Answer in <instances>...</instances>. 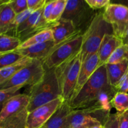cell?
<instances>
[{"label":"cell","instance_id":"obj_9","mask_svg":"<svg viewBox=\"0 0 128 128\" xmlns=\"http://www.w3.org/2000/svg\"><path fill=\"white\" fill-rule=\"evenodd\" d=\"M43 8L33 11L27 20L14 30V36L19 38L22 42L32 36V34H34L40 31L50 28L54 24L48 23L44 19L42 16Z\"/></svg>","mask_w":128,"mask_h":128},{"label":"cell","instance_id":"obj_5","mask_svg":"<svg viewBox=\"0 0 128 128\" xmlns=\"http://www.w3.org/2000/svg\"><path fill=\"white\" fill-rule=\"evenodd\" d=\"M81 64L79 53L54 68L61 96L69 102L73 98Z\"/></svg>","mask_w":128,"mask_h":128},{"label":"cell","instance_id":"obj_37","mask_svg":"<svg viewBox=\"0 0 128 128\" xmlns=\"http://www.w3.org/2000/svg\"><path fill=\"white\" fill-rule=\"evenodd\" d=\"M88 128H103V125L101 123H97L94 124L92 125Z\"/></svg>","mask_w":128,"mask_h":128},{"label":"cell","instance_id":"obj_23","mask_svg":"<svg viewBox=\"0 0 128 128\" xmlns=\"http://www.w3.org/2000/svg\"><path fill=\"white\" fill-rule=\"evenodd\" d=\"M24 58L17 50L2 54L0 56V69L17 63Z\"/></svg>","mask_w":128,"mask_h":128},{"label":"cell","instance_id":"obj_4","mask_svg":"<svg viewBox=\"0 0 128 128\" xmlns=\"http://www.w3.org/2000/svg\"><path fill=\"white\" fill-rule=\"evenodd\" d=\"M27 94L30 97L29 112L61 96L54 69L46 70L42 80L30 86Z\"/></svg>","mask_w":128,"mask_h":128},{"label":"cell","instance_id":"obj_20","mask_svg":"<svg viewBox=\"0 0 128 128\" xmlns=\"http://www.w3.org/2000/svg\"><path fill=\"white\" fill-rule=\"evenodd\" d=\"M32 60V59L25 57L17 63L0 69V85L8 81L18 71L30 63Z\"/></svg>","mask_w":128,"mask_h":128},{"label":"cell","instance_id":"obj_38","mask_svg":"<svg viewBox=\"0 0 128 128\" xmlns=\"http://www.w3.org/2000/svg\"><path fill=\"white\" fill-rule=\"evenodd\" d=\"M11 0H0V6L2 4H4L9 3L10 2Z\"/></svg>","mask_w":128,"mask_h":128},{"label":"cell","instance_id":"obj_2","mask_svg":"<svg viewBox=\"0 0 128 128\" xmlns=\"http://www.w3.org/2000/svg\"><path fill=\"white\" fill-rule=\"evenodd\" d=\"M108 33L113 34L111 25L104 18L102 12L95 14L82 34V47L80 52L82 63L91 54L98 52L104 38Z\"/></svg>","mask_w":128,"mask_h":128},{"label":"cell","instance_id":"obj_16","mask_svg":"<svg viewBox=\"0 0 128 128\" xmlns=\"http://www.w3.org/2000/svg\"><path fill=\"white\" fill-rule=\"evenodd\" d=\"M54 40H51L24 49H18L17 50L24 57L42 61L48 56L52 49L54 47Z\"/></svg>","mask_w":128,"mask_h":128},{"label":"cell","instance_id":"obj_32","mask_svg":"<svg viewBox=\"0 0 128 128\" xmlns=\"http://www.w3.org/2000/svg\"><path fill=\"white\" fill-rule=\"evenodd\" d=\"M48 0H27L28 7L31 11H35L44 6Z\"/></svg>","mask_w":128,"mask_h":128},{"label":"cell","instance_id":"obj_7","mask_svg":"<svg viewBox=\"0 0 128 128\" xmlns=\"http://www.w3.org/2000/svg\"><path fill=\"white\" fill-rule=\"evenodd\" d=\"M46 72L42 62L40 60H32L11 78L0 85V90L16 86H32L40 82Z\"/></svg>","mask_w":128,"mask_h":128},{"label":"cell","instance_id":"obj_19","mask_svg":"<svg viewBox=\"0 0 128 128\" xmlns=\"http://www.w3.org/2000/svg\"><path fill=\"white\" fill-rule=\"evenodd\" d=\"M51 40H53V35H52V30L50 28L40 31V32L32 35L26 40L22 41L18 49H24L33 45L48 42Z\"/></svg>","mask_w":128,"mask_h":128},{"label":"cell","instance_id":"obj_25","mask_svg":"<svg viewBox=\"0 0 128 128\" xmlns=\"http://www.w3.org/2000/svg\"><path fill=\"white\" fill-rule=\"evenodd\" d=\"M68 1V0H57L50 18V23L54 24L61 20L66 9Z\"/></svg>","mask_w":128,"mask_h":128},{"label":"cell","instance_id":"obj_27","mask_svg":"<svg viewBox=\"0 0 128 128\" xmlns=\"http://www.w3.org/2000/svg\"><path fill=\"white\" fill-rule=\"evenodd\" d=\"M32 12H33V11H31V10L28 9V10H25V11L20 12V13L17 14L16 17H15L13 23H12V31H14V30H16L20 25H21L22 22H24L26 20H27L28 18L32 14Z\"/></svg>","mask_w":128,"mask_h":128},{"label":"cell","instance_id":"obj_26","mask_svg":"<svg viewBox=\"0 0 128 128\" xmlns=\"http://www.w3.org/2000/svg\"><path fill=\"white\" fill-rule=\"evenodd\" d=\"M22 87L21 86H16L12 87L7 89L0 90V111L4 107L5 104L13 96L18 94L19 91L21 90Z\"/></svg>","mask_w":128,"mask_h":128},{"label":"cell","instance_id":"obj_33","mask_svg":"<svg viewBox=\"0 0 128 128\" xmlns=\"http://www.w3.org/2000/svg\"><path fill=\"white\" fill-rule=\"evenodd\" d=\"M119 128H128V111L119 114Z\"/></svg>","mask_w":128,"mask_h":128},{"label":"cell","instance_id":"obj_10","mask_svg":"<svg viewBox=\"0 0 128 128\" xmlns=\"http://www.w3.org/2000/svg\"><path fill=\"white\" fill-rule=\"evenodd\" d=\"M65 100L60 96L29 112L26 128H41L57 111Z\"/></svg>","mask_w":128,"mask_h":128},{"label":"cell","instance_id":"obj_15","mask_svg":"<svg viewBox=\"0 0 128 128\" xmlns=\"http://www.w3.org/2000/svg\"><path fill=\"white\" fill-rule=\"evenodd\" d=\"M123 44L122 39L115 36L114 34H106L102 40L98 51L99 66L104 65L114 51Z\"/></svg>","mask_w":128,"mask_h":128},{"label":"cell","instance_id":"obj_29","mask_svg":"<svg viewBox=\"0 0 128 128\" xmlns=\"http://www.w3.org/2000/svg\"><path fill=\"white\" fill-rule=\"evenodd\" d=\"M56 1H57V0H49V1H47V2H46V4L44 5L43 8L42 16H43L44 19L50 24H51L50 22V18H51L52 10H53Z\"/></svg>","mask_w":128,"mask_h":128},{"label":"cell","instance_id":"obj_30","mask_svg":"<svg viewBox=\"0 0 128 128\" xmlns=\"http://www.w3.org/2000/svg\"><path fill=\"white\" fill-rule=\"evenodd\" d=\"M103 128H119V114H110L104 123Z\"/></svg>","mask_w":128,"mask_h":128},{"label":"cell","instance_id":"obj_22","mask_svg":"<svg viewBox=\"0 0 128 128\" xmlns=\"http://www.w3.org/2000/svg\"><path fill=\"white\" fill-rule=\"evenodd\" d=\"M112 107L119 114L128 111V93L117 91L111 101Z\"/></svg>","mask_w":128,"mask_h":128},{"label":"cell","instance_id":"obj_34","mask_svg":"<svg viewBox=\"0 0 128 128\" xmlns=\"http://www.w3.org/2000/svg\"><path fill=\"white\" fill-rule=\"evenodd\" d=\"M111 2V0H94L92 8L93 10H98L105 8Z\"/></svg>","mask_w":128,"mask_h":128},{"label":"cell","instance_id":"obj_24","mask_svg":"<svg viewBox=\"0 0 128 128\" xmlns=\"http://www.w3.org/2000/svg\"><path fill=\"white\" fill-rule=\"evenodd\" d=\"M128 60V44H122L111 54L106 64H115Z\"/></svg>","mask_w":128,"mask_h":128},{"label":"cell","instance_id":"obj_14","mask_svg":"<svg viewBox=\"0 0 128 128\" xmlns=\"http://www.w3.org/2000/svg\"><path fill=\"white\" fill-rule=\"evenodd\" d=\"M72 110L68 101H64L41 128H69L70 115Z\"/></svg>","mask_w":128,"mask_h":128},{"label":"cell","instance_id":"obj_12","mask_svg":"<svg viewBox=\"0 0 128 128\" xmlns=\"http://www.w3.org/2000/svg\"><path fill=\"white\" fill-rule=\"evenodd\" d=\"M55 46L58 45L81 32L70 20L61 19L51 27Z\"/></svg>","mask_w":128,"mask_h":128},{"label":"cell","instance_id":"obj_36","mask_svg":"<svg viewBox=\"0 0 128 128\" xmlns=\"http://www.w3.org/2000/svg\"><path fill=\"white\" fill-rule=\"evenodd\" d=\"M122 42L123 44H128V30L126 31V34H124V36H123V38H122Z\"/></svg>","mask_w":128,"mask_h":128},{"label":"cell","instance_id":"obj_8","mask_svg":"<svg viewBox=\"0 0 128 128\" xmlns=\"http://www.w3.org/2000/svg\"><path fill=\"white\" fill-rule=\"evenodd\" d=\"M102 14L105 20L112 26L114 34L122 39L128 30V8L110 3Z\"/></svg>","mask_w":128,"mask_h":128},{"label":"cell","instance_id":"obj_31","mask_svg":"<svg viewBox=\"0 0 128 128\" xmlns=\"http://www.w3.org/2000/svg\"><path fill=\"white\" fill-rule=\"evenodd\" d=\"M115 89L119 92H128V70L121 79Z\"/></svg>","mask_w":128,"mask_h":128},{"label":"cell","instance_id":"obj_11","mask_svg":"<svg viewBox=\"0 0 128 128\" xmlns=\"http://www.w3.org/2000/svg\"><path fill=\"white\" fill-rule=\"evenodd\" d=\"M94 10L85 0H68L61 19L71 21L77 28L90 18Z\"/></svg>","mask_w":128,"mask_h":128},{"label":"cell","instance_id":"obj_17","mask_svg":"<svg viewBox=\"0 0 128 128\" xmlns=\"http://www.w3.org/2000/svg\"><path fill=\"white\" fill-rule=\"evenodd\" d=\"M105 65L109 84L115 89L128 70V60L115 64H105Z\"/></svg>","mask_w":128,"mask_h":128},{"label":"cell","instance_id":"obj_40","mask_svg":"<svg viewBox=\"0 0 128 128\" xmlns=\"http://www.w3.org/2000/svg\"><path fill=\"white\" fill-rule=\"evenodd\" d=\"M1 54H0V56H1Z\"/></svg>","mask_w":128,"mask_h":128},{"label":"cell","instance_id":"obj_39","mask_svg":"<svg viewBox=\"0 0 128 128\" xmlns=\"http://www.w3.org/2000/svg\"></svg>","mask_w":128,"mask_h":128},{"label":"cell","instance_id":"obj_6","mask_svg":"<svg viewBox=\"0 0 128 128\" xmlns=\"http://www.w3.org/2000/svg\"><path fill=\"white\" fill-rule=\"evenodd\" d=\"M82 34L80 32L64 42L56 45L48 56L42 61L45 70L54 69L80 52L82 47Z\"/></svg>","mask_w":128,"mask_h":128},{"label":"cell","instance_id":"obj_35","mask_svg":"<svg viewBox=\"0 0 128 128\" xmlns=\"http://www.w3.org/2000/svg\"><path fill=\"white\" fill-rule=\"evenodd\" d=\"M110 3L118 4L128 8V0H111Z\"/></svg>","mask_w":128,"mask_h":128},{"label":"cell","instance_id":"obj_13","mask_svg":"<svg viewBox=\"0 0 128 128\" xmlns=\"http://www.w3.org/2000/svg\"><path fill=\"white\" fill-rule=\"evenodd\" d=\"M99 61L100 60H99L98 52H97L89 56L82 62L81 69H80V73H79L78 79L77 84L75 88L72 99L78 94L82 86L85 84L88 80L91 78V76L93 74L96 70L98 68Z\"/></svg>","mask_w":128,"mask_h":128},{"label":"cell","instance_id":"obj_18","mask_svg":"<svg viewBox=\"0 0 128 128\" xmlns=\"http://www.w3.org/2000/svg\"><path fill=\"white\" fill-rule=\"evenodd\" d=\"M16 14L10 4L0 6V34H7L12 31V25Z\"/></svg>","mask_w":128,"mask_h":128},{"label":"cell","instance_id":"obj_1","mask_svg":"<svg viewBox=\"0 0 128 128\" xmlns=\"http://www.w3.org/2000/svg\"><path fill=\"white\" fill-rule=\"evenodd\" d=\"M106 65L99 67L88 80L78 94L70 101L72 110H79L91 106L100 92L110 88Z\"/></svg>","mask_w":128,"mask_h":128},{"label":"cell","instance_id":"obj_21","mask_svg":"<svg viewBox=\"0 0 128 128\" xmlns=\"http://www.w3.org/2000/svg\"><path fill=\"white\" fill-rule=\"evenodd\" d=\"M22 41L19 38L7 34H0V54L18 50Z\"/></svg>","mask_w":128,"mask_h":128},{"label":"cell","instance_id":"obj_3","mask_svg":"<svg viewBox=\"0 0 128 128\" xmlns=\"http://www.w3.org/2000/svg\"><path fill=\"white\" fill-rule=\"evenodd\" d=\"M29 102L27 94L11 98L0 111V128H26Z\"/></svg>","mask_w":128,"mask_h":128},{"label":"cell","instance_id":"obj_28","mask_svg":"<svg viewBox=\"0 0 128 128\" xmlns=\"http://www.w3.org/2000/svg\"><path fill=\"white\" fill-rule=\"evenodd\" d=\"M9 4L16 14L28 9L27 0H11Z\"/></svg>","mask_w":128,"mask_h":128}]
</instances>
